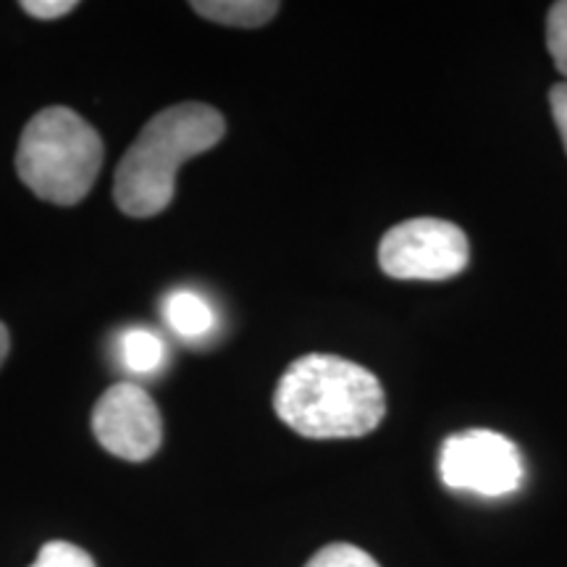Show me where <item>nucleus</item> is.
<instances>
[{
  "label": "nucleus",
  "mask_w": 567,
  "mask_h": 567,
  "mask_svg": "<svg viewBox=\"0 0 567 567\" xmlns=\"http://www.w3.org/2000/svg\"><path fill=\"white\" fill-rule=\"evenodd\" d=\"M122 360L132 373H153L166 360V344L151 329H130L122 337Z\"/></svg>",
  "instance_id": "9"
},
{
  "label": "nucleus",
  "mask_w": 567,
  "mask_h": 567,
  "mask_svg": "<svg viewBox=\"0 0 567 567\" xmlns=\"http://www.w3.org/2000/svg\"><path fill=\"white\" fill-rule=\"evenodd\" d=\"M224 116L213 105L179 103L155 113L124 153L113 179V200L132 218H153L172 205L176 172L221 142Z\"/></svg>",
  "instance_id": "2"
},
{
  "label": "nucleus",
  "mask_w": 567,
  "mask_h": 567,
  "mask_svg": "<svg viewBox=\"0 0 567 567\" xmlns=\"http://www.w3.org/2000/svg\"><path fill=\"white\" fill-rule=\"evenodd\" d=\"M163 318L184 339H203L216 329L213 305L195 289H174L163 302Z\"/></svg>",
  "instance_id": "7"
},
{
  "label": "nucleus",
  "mask_w": 567,
  "mask_h": 567,
  "mask_svg": "<svg viewBox=\"0 0 567 567\" xmlns=\"http://www.w3.org/2000/svg\"><path fill=\"white\" fill-rule=\"evenodd\" d=\"M305 567H381V565L375 563L368 551L354 547V544L339 542V544H329V547H323L321 551H316Z\"/></svg>",
  "instance_id": "10"
},
{
  "label": "nucleus",
  "mask_w": 567,
  "mask_h": 567,
  "mask_svg": "<svg viewBox=\"0 0 567 567\" xmlns=\"http://www.w3.org/2000/svg\"><path fill=\"white\" fill-rule=\"evenodd\" d=\"M274 410L305 439H358L384 421L386 396L381 381L363 365L313 352L284 371Z\"/></svg>",
  "instance_id": "1"
},
{
  "label": "nucleus",
  "mask_w": 567,
  "mask_h": 567,
  "mask_svg": "<svg viewBox=\"0 0 567 567\" xmlns=\"http://www.w3.org/2000/svg\"><path fill=\"white\" fill-rule=\"evenodd\" d=\"M92 434L113 457L145 463L163 444V417L137 384H113L92 410Z\"/></svg>",
  "instance_id": "6"
},
{
  "label": "nucleus",
  "mask_w": 567,
  "mask_h": 567,
  "mask_svg": "<svg viewBox=\"0 0 567 567\" xmlns=\"http://www.w3.org/2000/svg\"><path fill=\"white\" fill-rule=\"evenodd\" d=\"M279 9L281 6L271 0H195L193 3V11L200 13L203 19L226 27H243V30L268 24Z\"/></svg>",
  "instance_id": "8"
},
{
  "label": "nucleus",
  "mask_w": 567,
  "mask_h": 567,
  "mask_svg": "<svg viewBox=\"0 0 567 567\" xmlns=\"http://www.w3.org/2000/svg\"><path fill=\"white\" fill-rule=\"evenodd\" d=\"M549 105H551V116H555V124L559 130V137H563V145L567 151V84H555L549 92Z\"/></svg>",
  "instance_id": "14"
},
{
  "label": "nucleus",
  "mask_w": 567,
  "mask_h": 567,
  "mask_svg": "<svg viewBox=\"0 0 567 567\" xmlns=\"http://www.w3.org/2000/svg\"><path fill=\"white\" fill-rule=\"evenodd\" d=\"M439 478L452 492L499 499L520 492L526 463L513 439L488 429H467L446 436L439 450Z\"/></svg>",
  "instance_id": "4"
},
{
  "label": "nucleus",
  "mask_w": 567,
  "mask_h": 567,
  "mask_svg": "<svg viewBox=\"0 0 567 567\" xmlns=\"http://www.w3.org/2000/svg\"><path fill=\"white\" fill-rule=\"evenodd\" d=\"M76 9V0H21V11H27L34 19L53 21L66 17Z\"/></svg>",
  "instance_id": "13"
},
{
  "label": "nucleus",
  "mask_w": 567,
  "mask_h": 567,
  "mask_svg": "<svg viewBox=\"0 0 567 567\" xmlns=\"http://www.w3.org/2000/svg\"><path fill=\"white\" fill-rule=\"evenodd\" d=\"M547 48L559 74H565L567 84V0H559V3L551 6L547 19Z\"/></svg>",
  "instance_id": "11"
},
{
  "label": "nucleus",
  "mask_w": 567,
  "mask_h": 567,
  "mask_svg": "<svg viewBox=\"0 0 567 567\" xmlns=\"http://www.w3.org/2000/svg\"><path fill=\"white\" fill-rule=\"evenodd\" d=\"M103 137L71 109H45L27 122L17 151L19 179L40 200L76 205L103 168Z\"/></svg>",
  "instance_id": "3"
},
{
  "label": "nucleus",
  "mask_w": 567,
  "mask_h": 567,
  "mask_svg": "<svg viewBox=\"0 0 567 567\" xmlns=\"http://www.w3.org/2000/svg\"><path fill=\"white\" fill-rule=\"evenodd\" d=\"M467 237L442 218H410L384 234L379 245L381 271L400 281H446L465 271Z\"/></svg>",
  "instance_id": "5"
},
{
  "label": "nucleus",
  "mask_w": 567,
  "mask_h": 567,
  "mask_svg": "<svg viewBox=\"0 0 567 567\" xmlns=\"http://www.w3.org/2000/svg\"><path fill=\"white\" fill-rule=\"evenodd\" d=\"M30 567H95V559L69 542H48Z\"/></svg>",
  "instance_id": "12"
},
{
  "label": "nucleus",
  "mask_w": 567,
  "mask_h": 567,
  "mask_svg": "<svg viewBox=\"0 0 567 567\" xmlns=\"http://www.w3.org/2000/svg\"><path fill=\"white\" fill-rule=\"evenodd\" d=\"M9 350H11V337H9V329H6L3 323H0V365L6 363V358H9Z\"/></svg>",
  "instance_id": "15"
}]
</instances>
